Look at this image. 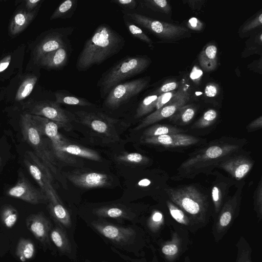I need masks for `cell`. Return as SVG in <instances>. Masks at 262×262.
I'll return each mask as SVG.
<instances>
[{
	"label": "cell",
	"instance_id": "obj_41",
	"mask_svg": "<svg viewBox=\"0 0 262 262\" xmlns=\"http://www.w3.org/2000/svg\"><path fill=\"white\" fill-rule=\"evenodd\" d=\"M17 210L10 205H6L3 207L1 211V219L3 224L11 228L16 223L18 219Z\"/></svg>",
	"mask_w": 262,
	"mask_h": 262
},
{
	"label": "cell",
	"instance_id": "obj_31",
	"mask_svg": "<svg viewBox=\"0 0 262 262\" xmlns=\"http://www.w3.org/2000/svg\"><path fill=\"white\" fill-rule=\"evenodd\" d=\"M196 112V107L192 104H186L179 108L169 118L170 122L178 125H185L194 118Z\"/></svg>",
	"mask_w": 262,
	"mask_h": 262
},
{
	"label": "cell",
	"instance_id": "obj_34",
	"mask_svg": "<svg viewBox=\"0 0 262 262\" xmlns=\"http://www.w3.org/2000/svg\"><path fill=\"white\" fill-rule=\"evenodd\" d=\"M35 248L33 242L29 239L21 238L18 241L15 249V254L23 262L31 259L34 255Z\"/></svg>",
	"mask_w": 262,
	"mask_h": 262
},
{
	"label": "cell",
	"instance_id": "obj_55",
	"mask_svg": "<svg viewBox=\"0 0 262 262\" xmlns=\"http://www.w3.org/2000/svg\"><path fill=\"white\" fill-rule=\"evenodd\" d=\"M42 1L27 0L25 1V9L28 11H32L39 8Z\"/></svg>",
	"mask_w": 262,
	"mask_h": 262
},
{
	"label": "cell",
	"instance_id": "obj_40",
	"mask_svg": "<svg viewBox=\"0 0 262 262\" xmlns=\"http://www.w3.org/2000/svg\"><path fill=\"white\" fill-rule=\"evenodd\" d=\"M236 247L237 251L235 262H253L251 247L243 236L241 237L237 242Z\"/></svg>",
	"mask_w": 262,
	"mask_h": 262
},
{
	"label": "cell",
	"instance_id": "obj_18",
	"mask_svg": "<svg viewBox=\"0 0 262 262\" xmlns=\"http://www.w3.org/2000/svg\"><path fill=\"white\" fill-rule=\"evenodd\" d=\"M7 194L33 205L49 201L41 189L35 188L21 172L16 183L8 189Z\"/></svg>",
	"mask_w": 262,
	"mask_h": 262
},
{
	"label": "cell",
	"instance_id": "obj_5",
	"mask_svg": "<svg viewBox=\"0 0 262 262\" xmlns=\"http://www.w3.org/2000/svg\"><path fill=\"white\" fill-rule=\"evenodd\" d=\"M151 61L146 56H126L113 64L101 76L97 83L100 96L105 97L116 85L144 71Z\"/></svg>",
	"mask_w": 262,
	"mask_h": 262
},
{
	"label": "cell",
	"instance_id": "obj_11",
	"mask_svg": "<svg viewBox=\"0 0 262 262\" xmlns=\"http://www.w3.org/2000/svg\"><path fill=\"white\" fill-rule=\"evenodd\" d=\"M149 77H142L121 82L115 86L105 97L103 104L114 110L138 96L149 85Z\"/></svg>",
	"mask_w": 262,
	"mask_h": 262
},
{
	"label": "cell",
	"instance_id": "obj_42",
	"mask_svg": "<svg viewBox=\"0 0 262 262\" xmlns=\"http://www.w3.org/2000/svg\"><path fill=\"white\" fill-rule=\"evenodd\" d=\"M217 117V113L214 109H209L193 124V129H203L213 124Z\"/></svg>",
	"mask_w": 262,
	"mask_h": 262
},
{
	"label": "cell",
	"instance_id": "obj_28",
	"mask_svg": "<svg viewBox=\"0 0 262 262\" xmlns=\"http://www.w3.org/2000/svg\"><path fill=\"white\" fill-rule=\"evenodd\" d=\"M150 238H157L165 225L163 214L160 210L154 209L145 221L140 223Z\"/></svg>",
	"mask_w": 262,
	"mask_h": 262
},
{
	"label": "cell",
	"instance_id": "obj_58",
	"mask_svg": "<svg viewBox=\"0 0 262 262\" xmlns=\"http://www.w3.org/2000/svg\"><path fill=\"white\" fill-rule=\"evenodd\" d=\"M151 184V181L148 179H144L139 182V185L142 187H147Z\"/></svg>",
	"mask_w": 262,
	"mask_h": 262
},
{
	"label": "cell",
	"instance_id": "obj_27",
	"mask_svg": "<svg viewBox=\"0 0 262 262\" xmlns=\"http://www.w3.org/2000/svg\"><path fill=\"white\" fill-rule=\"evenodd\" d=\"M69 57V52L66 46L46 54L38 63L48 69H60L67 64Z\"/></svg>",
	"mask_w": 262,
	"mask_h": 262
},
{
	"label": "cell",
	"instance_id": "obj_44",
	"mask_svg": "<svg viewBox=\"0 0 262 262\" xmlns=\"http://www.w3.org/2000/svg\"><path fill=\"white\" fill-rule=\"evenodd\" d=\"M117 160L123 163L132 164H145L149 159L147 157L137 152H124L117 157Z\"/></svg>",
	"mask_w": 262,
	"mask_h": 262
},
{
	"label": "cell",
	"instance_id": "obj_46",
	"mask_svg": "<svg viewBox=\"0 0 262 262\" xmlns=\"http://www.w3.org/2000/svg\"><path fill=\"white\" fill-rule=\"evenodd\" d=\"M111 249L116 254H117L121 259L126 262H158V260L157 259V257L156 255H155L152 258V260L150 261H148L146 260L144 257H133L130 256H128L126 254H125L115 248L110 246Z\"/></svg>",
	"mask_w": 262,
	"mask_h": 262
},
{
	"label": "cell",
	"instance_id": "obj_7",
	"mask_svg": "<svg viewBox=\"0 0 262 262\" xmlns=\"http://www.w3.org/2000/svg\"><path fill=\"white\" fill-rule=\"evenodd\" d=\"M26 113L41 116L55 122L66 131L72 129L75 116L60 107L56 101L48 100L28 101L24 105Z\"/></svg>",
	"mask_w": 262,
	"mask_h": 262
},
{
	"label": "cell",
	"instance_id": "obj_39",
	"mask_svg": "<svg viewBox=\"0 0 262 262\" xmlns=\"http://www.w3.org/2000/svg\"><path fill=\"white\" fill-rule=\"evenodd\" d=\"M125 25L128 32L135 38L147 43L149 47H152V40L145 34L142 29L138 25L123 16Z\"/></svg>",
	"mask_w": 262,
	"mask_h": 262
},
{
	"label": "cell",
	"instance_id": "obj_29",
	"mask_svg": "<svg viewBox=\"0 0 262 262\" xmlns=\"http://www.w3.org/2000/svg\"><path fill=\"white\" fill-rule=\"evenodd\" d=\"M217 49L214 45L206 46L199 56V61L202 69L206 72L214 70L217 64Z\"/></svg>",
	"mask_w": 262,
	"mask_h": 262
},
{
	"label": "cell",
	"instance_id": "obj_14",
	"mask_svg": "<svg viewBox=\"0 0 262 262\" xmlns=\"http://www.w3.org/2000/svg\"><path fill=\"white\" fill-rule=\"evenodd\" d=\"M74 30L73 27H67L48 31L36 45L33 55L38 63L46 54L67 46V41Z\"/></svg>",
	"mask_w": 262,
	"mask_h": 262
},
{
	"label": "cell",
	"instance_id": "obj_38",
	"mask_svg": "<svg viewBox=\"0 0 262 262\" xmlns=\"http://www.w3.org/2000/svg\"><path fill=\"white\" fill-rule=\"evenodd\" d=\"M37 80V78L34 75H29L25 78L17 90L15 100L21 101L28 97L33 91Z\"/></svg>",
	"mask_w": 262,
	"mask_h": 262
},
{
	"label": "cell",
	"instance_id": "obj_47",
	"mask_svg": "<svg viewBox=\"0 0 262 262\" xmlns=\"http://www.w3.org/2000/svg\"><path fill=\"white\" fill-rule=\"evenodd\" d=\"M262 14L259 13L253 19L248 21L243 27L242 32L247 33L253 29L261 26Z\"/></svg>",
	"mask_w": 262,
	"mask_h": 262
},
{
	"label": "cell",
	"instance_id": "obj_37",
	"mask_svg": "<svg viewBox=\"0 0 262 262\" xmlns=\"http://www.w3.org/2000/svg\"><path fill=\"white\" fill-rule=\"evenodd\" d=\"M159 95L152 94L145 97L139 103L135 117L139 118L155 111L156 102Z\"/></svg>",
	"mask_w": 262,
	"mask_h": 262
},
{
	"label": "cell",
	"instance_id": "obj_13",
	"mask_svg": "<svg viewBox=\"0 0 262 262\" xmlns=\"http://www.w3.org/2000/svg\"><path fill=\"white\" fill-rule=\"evenodd\" d=\"M76 114L81 123L100 137L112 142L119 140L114 119L101 113L78 111Z\"/></svg>",
	"mask_w": 262,
	"mask_h": 262
},
{
	"label": "cell",
	"instance_id": "obj_26",
	"mask_svg": "<svg viewBox=\"0 0 262 262\" xmlns=\"http://www.w3.org/2000/svg\"><path fill=\"white\" fill-rule=\"evenodd\" d=\"M39 8L32 11H28L25 9L17 10L14 14L9 23L8 30L10 34L15 36L23 32L35 17Z\"/></svg>",
	"mask_w": 262,
	"mask_h": 262
},
{
	"label": "cell",
	"instance_id": "obj_8",
	"mask_svg": "<svg viewBox=\"0 0 262 262\" xmlns=\"http://www.w3.org/2000/svg\"><path fill=\"white\" fill-rule=\"evenodd\" d=\"M244 184L238 187L233 195L228 197L219 213L213 218L212 233L216 242L227 233L238 215Z\"/></svg>",
	"mask_w": 262,
	"mask_h": 262
},
{
	"label": "cell",
	"instance_id": "obj_6",
	"mask_svg": "<svg viewBox=\"0 0 262 262\" xmlns=\"http://www.w3.org/2000/svg\"><path fill=\"white\" fill-rule=\"evenodd\" d=\"M20 126L25 141L34 149V154L54 174L58 172L57 159L54 154L50 140L44 138L34 125L28 113L21 115Z\"/></svg>",
	"mask_w": 262,
	"mask_h": 262
},
{
	"label": "cell",
	"instance_id": "obj_30",
	"mask_svg": "<svg viewBox=\"0 0 262 262\" xmlns=\"http://www.w3.org/2000/svg\"><path fill=\"white\" fill-rule=\"evenodd\" d=\"M166 204L171 217L182 227L191 232L199 229L188 216L169 199L166 200Z\"/></svg>",
	"mask_w": 262,
	"mask_h": 262
},
{
	"label": "cell",
	"instance_id": "obj_3",
	"mask_svg": "<svg viewBox=\"0 0 262 262\" xmlns=\"http://www.w3.org/2000/svg\"><path fill=\"white\" fill-rule=\"evenodd\" d=\"M125 43L124 38L109 25L102 24L86 40L76 63L79 71H85L99 65L118 54Z\"/></svg>",
	"mask_w": 262,
	"mask_h": 262
},
{
	"label": "cell",
	"instance_id": "obj_12",
	"mask_svg": "<svg viewBox=\"0 0 262 262\" xmlns=\"http://www.w3.org/2000/svg\"><path fill=\"white\" fill-rule=\"evenodd\" d=\"M123 16L138 26L142 27L157 37L167 39H175L184 35L186 28L160 20H155L136 13L122 11Z\"/></svg>",
	"mask_w": 262,
	"mask_h": 262
},
{
	"label": "cell",
	"instance_id": "obj_49",
	"mask_svg": "<svg viewBox=\"0 0 262 262\" xmlns=\"http://www.w3.org/2000/svg\"><path fill=\"white\" fill-rule=\"evenodd\" d=\"M176 92L174 91L160 94L156 100L155 111L160 109L167 103L174 96Z\"/></svg>",
	"mask_w": 262,
	"mask_h": 262
},
{
	"label": "cell",
	"instance_id": "obj_9",
	"mask_svg": "<svg viewBox=\"0 0 262 262\" xmlns=\"http://www.w3.org/2000/svg\"><path fill=\"white\" fill-rule=\"evenodd\" d=\"M24 163L30 175L48 198L49 202H61L52 184L51 172L34 152H26Z\"/></svg>",
	"mask_w": 262,
	"mask_h": 262
},
{
	"label": "cell",
	"instance_id": "obj_54",
	"mask_svg": "<svg viewBox=\"0 0 262 262\" xmlns=\"http://www.w3.org/2000/svg\"><path fill=\"white\" fill-rule=\"evenodd\" d=\"M262 127V116H260L250 122L246 127L248 133L260 129Z\"/></svg>",
	"mask_w": 262,
	"mask_h": 262
},
{
	"label": "cell",
	"instance_id": "obj_15",
	"mask_svg": "<svg viewBox=\"0 0 262 262\" xmlns=\"http://www.w3.org/2000/svg\"><path fill=\"white\" fill-rule=\"evenodd\" d=\"M190 98V94L184 86L180 88L167 103L145 117L134 130H140L164 119L169 118L179 108L186 105Z\"/></svg>",
	"mask_w": 262,
	"mask_h": 262
},
{
	"label": "cell",
	"instance_id": "obj_57",
	"mask_svg": "<svg viewBox=\"0 0 262 262\" xmlns=\"http://www.w3.org/2000/svg\"><path fill=\"white\" fill-rule=\"evenodd\" d=\"M11 59V56L7 55L0 61V73L3 72L8 67Z\"/></svg>",
	"mask_w": 262,
	"mask_h": 262
},
{
	"label": "cell",
	"instance_id": "obj_36",
	"mask_svg": "<svg viewBox=\"0 0 262 262\" xmlns=\"http://www.w3.org/2000/svg\"><path fill=\"white\" fill-rule=\"evenodd\" d=\"M77 0H67L61 3L50 17V20L72 17L77 6Z\"/></svg>",
	"mask_w": 262,
	"mask_h": 262
},
{
	"label": "cell",
	"instance_id": "obj_32",
	"mask_svg": "<svg viewBox=\"0 0 262 262\" xmlns=\"http://www.w3.org/2000/svg\"><path fill=\"white\" fill-rule=\"evenodd\" d=\"M186 130L170 124H156L150 125L143 132L141 138L164 135L184 133Z\"/></svg>",
	"mask_w": 262,
	"mask_h": 262
},
{
	"label": "cell",
	"instance_id": "obj_20",
	"mask_svg": "<svg viewBox=\"0 0 262 262\" xmlns=\"http://www.w3.org/2000/svg\"><path fill=\"white\" fill-rule=\"evenodd\" d=\"M202 142L200 138L184 133L164 135L141 138V140L142 143L165 148L192 146Z\"/></svg>",
	"mask_w": 262,
	"mask_h": 262
},
{
	"label": "cell",
	"instance_id": "obj_61",
	"mask_svg": "<svg viewBox=\"0 0 262 262\" xmlns=\"http://www.w3.org/2000/svg\"><path fill=\"white\" fill-rule=\"evenodd\" d=\"M1 157L0 156V164H1Z\"/></svg>",
	"mask_w": 262,
	"mask_h": 262
},
{
	"label": "cell",
	"instance_id": "obj_33",
	"mask_svg": "<svg viewBox=\"0 0 262 262\" xmlns=\"http://www.w3.org/2000/svg\"><path fill=\"white\" fill-rule=\"evenodd\" d=\"M62 151L72 155L76 156L93 161H99L100 155L96 151L76 144L67 143L62 148Z\"/></svg>",
	"mask_w": 262,
	"mask_h": 262
},
{
	"label": "cell",
	"instance_id": "obj_2",
	"mask_svg": "<svg viewBox=\"0 0 262 262\" xmlns=\"http://www.w3.org/2000/svg\"><path fill=\"white\" fill-rule=\"evenodd\" d=\"M86 221L88 226L110 246L125 254L142 257L146 249H152L150 236L137 224L125 225L102 219Z\"/></svg>",
	"mask_w": 262,
	"mask_h": 262
},
{
	"label": "cell",
	"instance_id": "obj_1",
	"mask_svg": "<svg viewBox=\"0 0 262 262\" xmlns=\"http://www.w3.org/2000/svg\"><path fill=\"white\" fill-rule=\"evenodd\" d=\"M245 139L222 137L192 152L177 168L171 179L180 181L194 179L201 173L212 174V170L229 157L242 150Z\"/></svg>",
	"mask_w": 262,
	"mask_h": 262
},
{
	"label": "cell",
	"instance_id": "obj_35",
	"mask_svg": "<svg viewBox=\"0 0 262 262\" xmlns=\"http://www.w3.org/2000/svg\"><path fill=\"white\" fill-rule=\"evenodd\" d=\"M56 102L58 104L81 106H90L93 104L86 99L61 92L55 93Z\"/></svg>",
	"mask_w": 262,
	"mask_h": 262
},
{
	"label": "cell",
	"instance_id": "obj_19",
	"mask_svg": "<svg viewBox=\"0 0 262 262\" xmlns=\"http://www.w3.org/2000/svg\"><path fill=\"white\" fill-rule=\"evenodd\" d=\"M254 164V161L249 154L241 150L224 160L217 168L226 171L232 179L239 181L249 173Z\"/></svg>",
	"mask_w": 262,
	"mask_h": 262
},
{
	"label": "cell",
	"instance_id": "obj_45",
	"mask_svg": "<svg viewBox=\"0 0 262 262\" xmlns=\"http://www.w3.org/2000/svg\"><path fill=\"white\" fill-rule=\"evenodd\" d=\"M254 209L257 217L260 221L262 216V182L260 179L259 183L254 193Z\"/></svg>",
	"mask_w": 262,
	"mask_h": 262
},
{
	"label": "cell",
	"instance_id": "obj_60",
	"mask_svg": "<svg viewBox=\"0 0 262 262\" xmlns=\"http://www.w3.org/2000/svg\"><path fill=\"white\" fill-rule=\"evenodd\" d=\"M84 262H91V261H89V260H86Z\"/></svg>",
	"mask_w": 262,
	"mask_h": 262
},
{
	"label": "cell",
	"instance_id": "obj_16",
	"mask_svg": "<svg viewBox=\"0 0 262 262\" xmlns=\"http://www.w3.org/2000/svg\"><path fill=\"white\" fill-rule=\"evenodd\" d=\"M159 251L166 262H174L188 248L190 241L188 230L182 227H177L167 241H157Z\"/></svg>",
	"mask_w": 262,
	"mask_h": 262
},
{
	"label": "cell",
	"instance_id": "obj_59",
	"mask_svg": "<svg viewBox=\"0 0 262 262\" xmlns=\"http://www.w3.org/2000/svg\"><path fill=\"white\" fill-rule=\"evenodd\" d=\"M183 262H190V259L188 257L186 256L185 258V260Z\"/></svg>",
	"mask_w": 262,
	"mask_h": 262
},
{
	"label": "cell",
	"instance_id": "obj_62",
	"mask_svg": "<svg viewBox=\"0 0 262 262\" xmlns=\"http://www.w3.org/2000/svg\"><path fill=\"white\" fill-rule=\"evenodd\" d=\"M102 262H108V261H102Z\"/></svg>",
	"mask_w": 262,
	"mask_h": 262
},
{
	"label": "cell",
	"instance_id": "obj_23",
	"mask_svg": "<svg viewBox=\"0 0 262 262\" xmlns=\"http://www.w3.org/2000/svg\"><path fill=\"white\" fill-rule=\"evenodd\" d=\"M28 229L44 246H50L49 233L52 227L50 220L42 212L32 214L26 220Z\"/></svg>",
	"mask_w": 262,
	"mask_h": 262
},
{
	"label": "cell",
	"instance_id": "obj_21",
	"mask_svg": "<svg viewBox=\"0 0 262 262\" xmlns=\"http://www.w3.org/2000/svg\"><path fill=\"white\" fill-rule=\"evenodd\" d=\"M215 174L216 177L211 187L213 218L219 213L228 197L229 188L234 183L231 178L225 177L222 173L215 172Z\"/></svg>",
	"mask_w": 262,
	"mask_h": 262
},
{
	"label": "cell",
	"instance_id": "obj_4",
	"mask_svg": "<svg viewBox=\"0 0 262 262\" xmlns=\"http://www.w3.org/2000/svg\"><path fill=\"white\" fill-rule=\"evenodd\" d=\"M168 199L182 209L199 229L206 225L213 214L208 196L194 185L165 189Z\"/></svg>",
	"mask_w": 262,
	"mask_h": 262
},
{
	"label": "cell",
	"instance_id": "obj_51",
	"mask_svg": "<svg viewBox=\"0 0 262 262\" xmlns=\"http://www.w3.org/2000/svg\"><path fill=\"white\" fill-rule=\"evenodd\" d=\"M220 91L219 86L214 83H208L205 89V94L208 97H214L216 96Z\"/></svg>",
	"mask_w": 262,
	"mask_h": 262
},
{
	"label": "cell",
	"instance_id": "obj_24",
	"mask_svg": "<svg viewBox=\"0 0 262 262\" xmlns=\"http://www.w3.org/2000/svg\"><path fill=\"white\" fill-rule=\"evenodd\" d=\"M49 237L60 254L73 260L76 259V246L73 245L74 241L61 227L55 224L50 230Z\"/></svg>",
	"mask_w": 262,
	"mask_h": 262
},
{
	"label": "cell",
	"instance_id": "obj_52",
	"mask_svg": "<svg viewBox=\"0 0 262 262\" xmlns=\"http://www.w3.org/2000/svg\"><path fill=\"white\" fill-rule=\"evenodd\" d=\"M187 25L189 29L195 31H201L204 28V24L196 17L190 18Z\"/></svg>",
	"mask_w": 262,
	"mask_h": 262
},
{
	"label": "cell",
	"instance_id": "obj_50",
	"mask_svg": "<svg viewBox=\"0 0 262 262\" xmlns=\"http://www.w3.org/2000/svg\"><path fill=\"white\" fill-rule=\"evenodd\" d=\"M111 2L124 9H135L138 6L137 2L135 0H114Z\"/></svg>",
	"mask_w": 262,
	"mask_h": 262
},
{
	"label": "cell",
	"instance_id": "obj_53",
	"mask_svg": "<svg viewBox=\"0 0 262 262\" xmlns=\"http://www.w3.org/2000/svg\"><path fill=\"white\" fill-rule=\"evenodd\" d=\"M203 76V71L198 66H194L190 73V78L196 84L200 83Z\"/></svg>",
	"mask_w": 262,
	"mask_h": 262
},
{
	"label": "cell",
	"instance_id": "obj_56",
	"mask_svg": "<svg viewBox=\"0 0 262 262\" xmlns=\"http://www.w3.org/2000/svg\"><path fill=\"white\" fill-rule=\"evenodd\" d=\"M183 2L184 3L187 4L189 7L193 10H200L205 3V1L203 0H189Z\"/></svg>",
	"mask_w": 262,
	"mask_h": 262
},
{
	"label": "cell",
	"instance_id": "obj_43",
	"mask_svg": "<svg viewBox=\"0 0 262 262\" xmlns=\"http://www.w3.org/2000/svg\"><path fill=\"white\" fill-rule=\"evenodd\" d=\"M141 3L142 6L154 11L168 14L171 10L170 6L166 0H143Z\"/></svg>",
	"mask_w": 262,
	"mask_h": 262
},
{
	"label": "cell",
	"instance_id": "obj_17",
	"mask_svg": "<svg viewBox=\"0 0 262 262\" xmlns=\"http://www.w3.org/2000/svg\"><path fill=\"white\" fill-rule=\"evenodd\" d=\"M91 212L93 216L91 220L113 219L117 221L116 223L122 225H124L125 221L137 224L141 220L139 212L123 205L112 204L95 207Z\"/></svg>",
	"mask_w": 262,
	"mask_h": 262
},
{
	"label": "cell",
	"instance_id": "obj_25",
	"mask_svg": "<svg viewBox=\"0 0 262 262\" xmlns=\"http://www.w3.org/2000/svg\"><path fill=\"white\" fill-rule=\"evenodd\" d=\"M48 208L55 224L65 231L73 240V234L76 227L68 210L63 205L62 202H49Z\"/></svg>",
	"mask_w": 262,
	"mask_h": 262
},
{
	"label": "cell",
	"instance_id": "obj_10",
	"mask_svg": "<svg viewBox=\"0 0 262 262\" xmlns=\"http://www.w3.org/2000/svg\"><path fill=\"white\" fill-rule=\"evenodd\" d=\"M34 125L42 135L48 137L51 141L55 156L57 160L68 164H74L76 159L73 156L62 151V148L68 143L60 134L59 127L55 122L46 118L29 114Z\"/></svg>",
	"mask_w": 262,
	"mask_h": 262
},
{
	"label": "cell",
	"instance_id": "obj_22",
	"mask_svg": "<svg viewBox=\"0 0 262 262\" xmlns=\"http://www.w3.org/2000/svg\"><path fill=\"white\" fill-rule=\"evenodd\" d=\"M68 178L75 186L86 189L108 187L112 182L107 174L96 172L72 173Z\"/></svg>",
	"mask_w": 262,
	"mask_h": 262
},
{
	"label": "cell",
	"instance_id": "obj_48",
	"mask_svg": "<svg viewBox=\"0 0 262 262\" xmlns=\"http://www.w3.org/2000/svg\"><path fill=\"white\" fill-rule=\"evenodd\" d=\"M179 86V83L177 81H171L165 82L161 86L154 91L153 94L160 95L163 93L174 91Z\"/></svg>",
	"mask_w": 262,
	"mask_h": 262
}]
</instances>
